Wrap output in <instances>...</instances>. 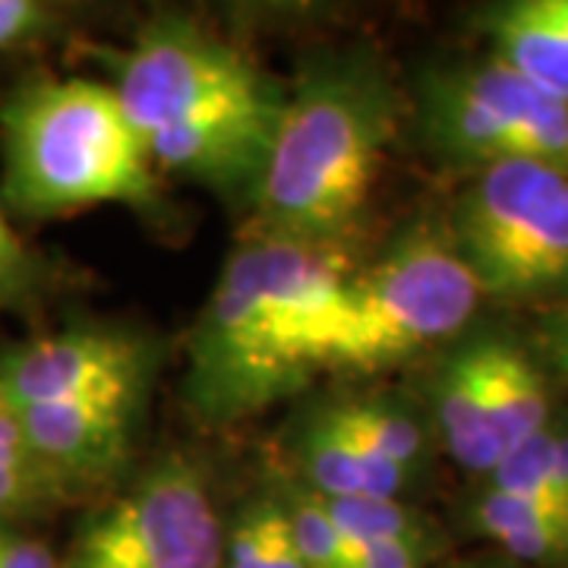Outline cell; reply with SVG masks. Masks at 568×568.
<instances>
[{
	"label": "cell",
	"instance_id": "cell-1",
	"mask_svg": "<svg viewBox=\"0 0 568 568\" xmlns=\"http://www.w3.org/2000/svg\"><path fill=\"white\" fill-rule=\"evenodd\" d=\"M351 278L338 246L246 241L190 338L186 398L196 414L215 426L244 420L328 369Z\"/></svg>",
	"mask_w": 568,
	"mask_h": 568
},
{
	"label": "cell",
	"instance_id": "cell-2",
	"mask_svg": "<svg viewBox=\"0 0 568 568\" xmlns=\"http://www.w3.org/2000/svg\"><path fill=\"white\" fill-rule=\"evenodd\" d=\"M114 92L152 164L215 190L256 186L284 95L231 41L155 20L121 58Z\"/></svg>",
	"mask_w": 568,
	"mask_h": 568
},
{
	"label": "cell",
	"instance_id": "cell-3",
	"mask_svg": "<svg viewBox=\"0 0 568 568\" xmlns=\"http://www.w3.org/2000/svg\"><path fill=\"white\" fill-rule=\"evenodd\" d=\"M398 118V92L369 54L310 63L284 99L253 186V237L342 250L364 219Z\"/></svg>",
	"mask_w": 568,
	"mask_h": 568
},
{
	"label": "cell",
	"instance_id": "cell-4",
	"mask_svg": "<svg viewBox=\"0 0 568 568\" xmlns=\"http://www.w3.org/2000/svg\"><path fill=\"white\" fill-rule=\"evenodd\" d=\"M3 196L26 219L155 203L152 159L114 85L36 80L3 108Z\"/></svg>",
	"mask_w": 568,
	"mask_h": 568
},
{
	"label": "cell",
	"instance_id": "cell-5",
	"mask_svg": "<svg viewBox=\"0 0 568 568\" xmlns=\"http://www.w3.org/2000/svg\"><path fill=\"white\" fill-rule=\"evenodd\" d=\"M480 287L446 237L414 227L383 260L354 272L328 369H379L455 335Z\"/></svg>",
	"mask_w": 568,
	"mask_h": 568
},
{
	"label": "cell",
	"instance_id": "cell-6",
	"mask_svg": "<svg viewBox=\"0 0 568 568\" xmlns=\"http://www.w3.org/2000/svg\"><path fill=\"white\" fill-rule=\"evenodd\" d=\"M452 246L484 297L530 301L568 287V174L549 164L484 168L452 219Z\"/></svg>",
	"mask_w": 568,
	"mask_h": 568
},
{
	"label": "cell",
	"instance_id": "cell-7",
	"mask_svg": "<svg viewBox=\"0 0 568 568\" xmlns=\"http://www.w3.org/2000/svg\"><path fill=\"white\" fill-rule=\"evenodd\" d=\"M420 114L426 140L446 159L484 168L537 162L568 174V104L503 61L436 70Z\"/></svg>",
	"mask_w": 568,
	"mask_h": 568
},
{
	"label": "cell",
	"instance_id": "cell-8",
	"mask_svg": "<svg viewBox=\"0 0 568 568\" xmlns=\"http://www.w3.org/2000/svg\"><path fill=\"white\" fill-rule=\"evenodd\" d=\"M67 568H224V534L203 474L164 458L77 534Z\"/></svg>",
	"mask_w": 568,
	"mask_h": 568
},
{
	"label": "cell",
	"instance_id": "cell-9",
	"mask_svg": "<svg viewBox=\"0 0 568 568\" xmlns=\"http://www.w3.org/2000/svg\"><path fill=\"white\" fill-rule=\"evenodd\" d=\"M145 379V342L114 328L58 332L0 357V395L13 407L142 395Z\"/></svg>",
	"mask_w": 568,
	"mask_h": 568
},
{
	"label": "cell",
	"instance_id": "cell-10",
	"mask_svg": "<svg viewBox=\"0 0 568 568\" xmlns=\"http://www.w3.org/2000/svg\"><path fill=\"white\" fill-rule=\"evenodd\" d=\"M142 395L17 407L36 465L61 493L99 484L126 462Z\"/></svg>",
	"mask_w": 568,
	"mask_h": 568
},
{
	"label": "cell",
	"instance_id": "cell-11",
	"mask_svg": "<svg viewBox=\"0 0 568 568\" xmlns=\"http://www.w3.org/2000/svg\"><path fill=\"white\" fill-rule=\"evenodd\" d=\"M301 467L306 489L323 499H398L407 484L402 470L376 458L347 429L338 410H323L301 436Z\"/></svg>",
	"mask_w": 568,
	"mask_h": 568
},
{
	"label": "cell",
	"instance_id": "cell-12",
	"mask_svg": "<svg viewBox=\"0 0 568 568\" xmlns=\"http://www.w3.org/2000/svg\"><path fill=\"white\" fill-rule=\"evenodd\" d=\"M489 39L508 70L568 104V0H518L489 13Z\"/></svg>",
	"mask_w": 568,
	"mask_h": 568
},
{
	"label": "cell",
	"instance_id": "cell-13",
	"mask_svg": "<svg viewBox=\"0 0 568 568\" xmlns=\"http://www.w3.org/2000/svg\"><path fill=\"white\" fill-rule=\"evenodd\" d=\"M436 417L455 462L477 474H493L499 465V446L489 420L487 347L484 342L458 351L439 376Z\"/></svg>",
	"mask_w": 568,
	"mask_h": 568
},
{
	"label": "cell",
	"instance_id": "cell-14",
	"mask_svg": "<svg viewBox=\"0 0 568 568\" xmlns=\"http://www.w3.org/2000/svg\"><path fill=\"white\" fill-rule=\"evenodd\" d=\"M489 420L499 446V462L549 426V388L544 369L525 351L487 338Z\"/></svg>",
	"mask_w": 568,
	"mask_h": 568
},
{
	"label": "cell",
	"instance_id": "cell-15",
	"mask_svg": "<svg viewBox=\"0 0 568 568\" xmlns=\"http://www.w3.org/2000/svg\"><path fill=\"white\" fill-rule=\"evenodd\" d=\"M474 525L515 559L540 566H568V515L521 496L487 489L474 508Z\"/></svg>",
	"mask_w": 568,
	"mask_h": 568
},
{
	"label": "cell",
	"instance_id": "cell-16",
	"mask_svg": "<svg viewBox=\"0 0 568 568\" xmlns=\"http://www.w3.org/2000/svg\"><path fill=\"white\" fill-rule=\"evenodd\" d=\"M224 568H306L284 499L263 496L237 515L224 537Z\"/></svg>",
	"mask_w": 568,
	"mask_h": 568
},
{
	"label": "cell",
	"instance_id": "cell-17",
	"mask_svg": "<svg viewBox=\"0 0 568 568\" xmlns=\"http://www.w3.org/2000/svg\"><path fill=\"white\" fill-rule=\"evenodd\" d=\"M335 410L347 429L386 465L402 470L405 477L420 467L426 436L405 407L388 405V402H354V405H338Z\"/></svg>",
	"mask_w": 568,
	"mask_h": 568
},
{
	"label": "cell",
	"instance_id": "cell-18",
	"mask_svg": "<svg viewBox=\"0 0 568 568\" xmlns=\"http://www.w3.org/2000/svg\"><path fill=\"white\" fill-rule=\"evenodd\" d=\"M347 549L379 544H429L424 521L398 499H325Z\"/></svg>",
	"mask_w": 568,
	"mask_h": 568
},
{
	"label": "cell",
	"instance_id": "cell-19",
	"mask_svg": "<svg viewBox=\"0 0 568 568\" xmlns=\"http://www.w3.org/2000/svg\"><path fill=\"white\" fill-rule=\"evenodd\" d=\"M284 506H287V515H291L294 540H297V549L304 556L306 568H351L345 540L335 528L323 496L301 489Z\"/></svg>",
	"mask_w": 568,
	"mask_h": 568
},
{
	"label": "cell",
	"instance_id": "cell-20",
	"mask_svg": "<svg viewBox=\"0 0 568 568\" xmlns=\"http://www.w3.org/2000/svg\"><path fill=\"white\" fill-rule=\"evenodd\" d=\"M61 489L54 487L39 467L0 465V525L29 508H39L48 499H58Z\"/></svg>",
	"mask_w": 568,
	"mask_h": 568
},
{
	"label": "cell",
	"instance_id": "cell-21",
	"mask_svg": "<svg viewBox=\"0 0 568 568\" xmlns=\"http://www.w3.org/2000/svg\"><path fill=\"white\" fill-rule=\"evenodd\" d=\"M54 22V7L39 0H0V51L41 39Z\"/></svg>",
	"mask_w": 568,
	"mask_h": 568
},
{
	"label": "cell",
	"instance_id": "cell-22",
	"mask_svg": "<svg viewBox=\"0 0 568 568\" xmlns=\"http://www.w3.org/2000/svg\"><path fill=\"white\" fill-rule=\"evenodd\" d=\"M36 275V263L29 256V250L13 234V227L7 222V215L0 212V304H13Z\"/></svg>",
	"mask_w": 568,
	"mask_h": 568
},
{
	"label": "cell",
	"instance_id": "cell-23",
	"mask_svg": "<svg viewBox=\"0 0 568 568\" xmlns=\"http://www.w3.org/2000/svg\"><path fill=\"white\" fill-rule=\"evenodd\" d=\"M0 568H61V562L41 540L0 525Z\"/></svg>",
	"mask_w": 568,
	"mask_h": 568
},
{
	"label": "cell",
	"instance_id": "cell-24",
	"mask_svg": "<svg viewBox=\"0 0 568 568\" xmlns=\"http://www.w3.org/2000/svg\"><path fill=\"white\" fill-rule=\"evenodd\" d=\"M429 544H379L347 549L351 568H424Z\"/></svg>",
	"mask_w": 568,
	"mask_h": 568
},
{
	"label": "cell",
	"instance_id": "cell-25",
	"mask_svg": "<svg viewBox=\"0 0 568 568\" xmlns=\"http://www.w3.org/2000/svg\"><path fill=\"white\" fill-rule=\"evenodd\" d=\"M540 347L547 354V364L562 379H568V304L552 310L547 316V323L540 328Z\"/></svg>",
	"mask_w": 568,
	"mask_h": 568
},
{
	"label": "cell",
	"instance_id": "cell-26",
	"mask_svg": "<svg viewBox=\"0 0 568 568\" xmlns=\"http://www.w3.org/2000/svg\"><path fill=\"white\" fill-rule=\"evenodd\" d=\"M467 568H487V566H467Z\"/></svg>",
	"mask_w": 568,
	"mask_h": 568
}]
</instances>
